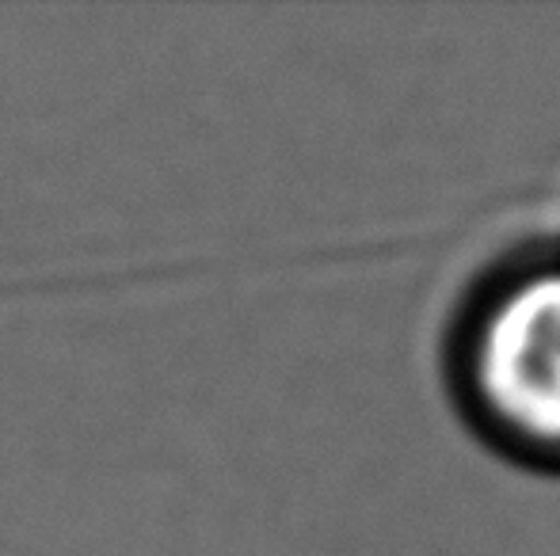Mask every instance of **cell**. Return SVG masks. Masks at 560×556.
Segmentation results:
<instances>
[{
	"mask_svg": "<svg viewBox=\"0 0 560 556\" xmlns=\"http://www.w3.org/2000/svg\"><path fill=\"white\" fill-rule=\"evenodd\" d=\"M477 386L515 435L560 446V268L511 282L485 312Z\"/></svg>",
	"mask_w": 560,
	"mask_h": 556,
	"instance_id": "6da1fadb",
	"label": "cell"
}]
</instances>
